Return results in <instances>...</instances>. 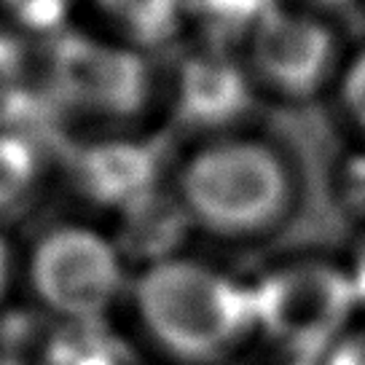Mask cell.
<instances>
[{
	"instance_id": "obj_1",
	"label": "cell",
	"mask_w": 365,
	"mask_h": 365,
	"mask_svg": "<svg viewBox=\"0 0 365 365\" xmlns=\"http://www.w3.org/2000/svg\"><path fill=\"white\" fill-rule=\"evenodd\" d=\"M135 304L150 339L182 363H212L255 325L252 290L180 258L140 274Z\"/></svg>"
},
{
	"instance_id": "obj_2",
	"label": "cell",
	"mask_w": 365,
	"mask_h": 365,
	"mask_svg": "<svg viewBox=\"0 0 365 365\" xmlns=\"http://www.w3.org/2000/svg\"><path fill=\"white\" fill-rule=\"evenodd\" d=\"M293 182L282 159L255 140H215L182 167L180 196L188 215L226 240L272 231L290 207Z\"/></svg>"
},
{
	"instance_id": "obj_3",
	"label": "cell",
	"mask_w": 365,
	"mask_h": 365,
	"mask_svg": "<svg viewBox=\"0 0 365 365\" xmlns=\"http://www.w3.org/2000/svg\"><path fill=\"white\" fill-rule=\"evenodd\" d=\"M255 325L301 357L325 354L357 307L352 277L325 263H296L252 290Z\"/></svg>"
},
{
	"instance_id": "obj_4",
	"label": "cell",
	"mask_w": 365,
	"mask_h": 365,
	"mask_svg": "<svg viewBox=\"0 0 365 365\" xmlns=\"http://www.w3.org/2000/svg\"><path fill=\"white\" fill-rule=\"evenodd\" d=\"M30 279L38 298L70 322H94L121 290L115 250L86 228H57L33 252Z\"/></svg>"
},
{
	"instance_id": "obj_5",
	"label": "cell",
	"mask_w": 365,
	"mask_h": 365,
	"mask_svg": "<svg viewBox=\"0 0 365 365\" xmlns=\"http://www.w3.org/2000/svg\"><path fill=\"white\" fill-rule=\"evenodd\" d=\"M247 43L255 76L293 100L312 97L336 62L331 30L314 16L282 6L263 16Z\"/></svg>"
},
{
	"instance_id": "obj_6",
	"label": "cell",
	"mask_w": 365,
	"mask_h": 365,
	"mask_svg": "<svg viewBox=\"0 0 365 365\" xmlns=\"http://www.w3.org/2000/svg\"><path fill=\"white\" fill-rule=\"evenodd\" d=\"M57 73L70 100L91 113L132 115L148 94L145 65L118 46L68 41L59 48Z\"/></svg>"
},
{
	"instance_id": "obj_7",
	"label": "cell",
	"mask_w": 365,
	"mask_h": 365,
	"mask_svg": "<svg viewBox=\"0 0 365 365\" xmlns=\"http://www.w3.org/2000/svg\"><path fill=\"white\" fill-rule=\"evenodd\" d=\"M245 78L217 54L188 59L180 81L182 113L194 124H223L245 108Z\"/></svg>"
},
{
	"instance_id": "obj_8",
	"label": "cell",
	"mask_w": 365,
	"mask_h": 365,
	"mask_svg": "<svg viewBox=\"0 0 365 365\" xmlns=\"http://www.w3.org/2000/svg\"><path fill=\"white\" fill-rule=\"evenodd\" d=\"M83 185L103 202H126L150 180V156L137 145H103L81 164Z\"/></svg>"
},
{
	"instance_id": "obj_9",
	"label": "cell",
	"mask_w": 365,
	"mask_h": 365,
	"mask_svg": "<svg viewBox=\"0 0 365 365\" xmlns=\"http://www.w3.org/2000/svg\"><path fill=\"white\" fill-rule=\"evenodd\" d=\"M94 6L137 46L167 43L188 14V0H94Z\"/></svg>"
},
{
	"instance_id": "obj_10",
	"label": "cell",
	"mask_w": 365,
	"mask_h": 365,
	"mask_svg": "<svg viewBox=\"0 0 365 365\" xmlns=\"http://www.w3.org/2000/svg\"><path fill=\"white\" fill-rule=\"evenodd\" d=\"M277 6V0H188L185 16H196L212 35H245L250 41L252 30Z\"/></svg>"
},
{
	"instance_id": "obj_11",
	"label": "cell",
	"mask_w": 365,
	"mask_h": 365,
	"mask_svg": "<svg viewBox=\"0 0 365 365\" xmlns=\"http://www.w3.org/2000/svg\"><path fill=\"white\" fill-rule=\"evenodd\" d=\"M38 178L35 150L16 135H0V212L11 210L30 194Z\"/></svg>"
},
{
	"instance_id": "obj_12",
	"label": "cell",
	"mask_w": 365,
	"mask_h": 365,
	"mask_svg": "<svg viewBox=\"0 0 365 365\" xmlns=\"http://www.w3.org/2000/svg\"><path fill=\"white\" fill-rule=\"evenodd\" d=\"M76 0H0V9L30 33H54L70 16Z\"/></svg>"
},
{
	"instance_id": "obj_13",
	"label": "cell",
	"mask_w": 365,
	"mask_h": 365,
	"mask_svg": "<svg viewBox=\"0 0 365 365\" xmlns=\"http://www.w3.org/2000/svg\"><path fill=\"white\" fill-rule=\"evenodd\" d=\"M51 365H121L118 354L103 339H62L54 344Z\"/></svg>"
},
{
	"instance_id": "obj_14",
	"label": "cell",
	"mask_w": 365,
	"mask_h": 365,
	"mask_svg": "<svg viewBox=\"0 0 365 365\" xmlns=\"http://www.w3.org/2000/svg\"><path fill=\"white\" fill-rule=\"evenodd\" d=\"M344 105L357 126L365 132V51L352 59L344 76Z\"/></svg>"
},
{
	"instance_id": "obj_15",
	"label": "cell",
	"mask_w": 365,
	"mask_h": 365,
	"mask_svg": "<svg viewBox=\"0 0 365 365\" xmlns=\"http://www.w3.org/2000/svg\"><path fill=\"white\" fill-rule=\"evenodd\" d=\"M328 352L331 365H365V336H341Z\"/></svg>"
},
{
	"instance_id": "obj_16",
	"label": "cell",
	"mask_w": 365,
	"mask_h": 365,
	"mask_svg": "<svg viewBox=\"0 0 365 365\" xmlns=\"http://www.w3.org/2000/svg\"><path fill=\"white\" fill-rule=\"evenodd\" d=\"M352 285H354V293H357V304H363L365 307V242L360 245V250H357V258H354V269H352Z\"/></svg>"
},
{
	"instance_id": "obj_17",
	"label": "cell",
	"mask_w": 365,
	"mask_h": 365,
	"mask_svg": "<svg viewBox=\"0 0 365 365\" xmlns=\"http://www.w3.org/2000/svg\"><path fill=\"white\" fill-rule=\"evenodd\" d=\"M9 279H11V252H9V245L0 237V296L6 293Z\"/></svg>"
},
{
	"instance_id": "obj_18",
	"label": "cell",
	"mask_w": 365,
	"mask_h": 365,
	"mask_svg": "<svg viewBox=\"0 0 365 365\" xmlns=\"http://www.w3.org/2000/svg\"><path fill=\"white\" fill-rule=\"evenodd\" d=\"M309 6H317V9H328V11H336V9H346L352 0H307Z\"/></svg>"
}]
</instances>
